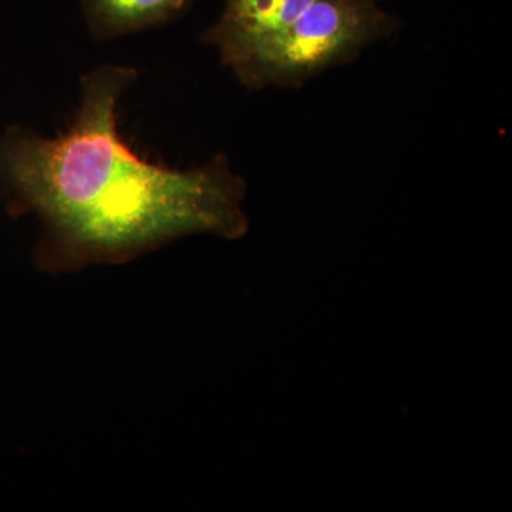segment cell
Here are the masks:
<instances>
[{
	"instance_id": "1",
	"label": "cell",
	"mask_w": 512,
	"mask_h": 512,
	"mask_svg": "<svg viewBox=\"0 0 512 512\" xmlns=\"http://www.w3.org/2000/svg\"><path fill=\"white\" fill-rule=\"evenodd\" d=\"M137 79L130 67L84 76L73 123L56 137L23 127L0 136V194L37 215L36 264L49 274L123 265L190 235L248 232L247 183L225 154L174 170L136 153L119 131L117 104Z\"/></svg>"
},
{
	"instance_id": "2",
	"label": "cell",
	"mask_w": 512,
	"mask_h": 512,
	"mask_svg": "<svg viewBox=\"0 0 512 512\" xmlns=\"http://www.w3.org/2000/svg\"><path fill=\"white\" fill-rule=\"evenodd\" d=\"M399 28L400 20L376 0H316L285 28L222 63L248 89H298L333 67L355 62Z\"/></svg>"
},
{
	"instance_id": "4",
	"label": "cell",
	"mask_w": 512,
	"mask_h": 512,
	"mask_svg": "<svg viewBox=\"0 0 512 512\" xmlns=\"http://www.w3.org/2000/svg\"><path fill=\"white\" fill-rule=\"evenodd\" d=\"M97 39H113L181 18L195 0H79Z\"/></svg>"
},
{
	"instance_id": "5",
	"label": "cell",
	"mask_w": 512,
	"mask_h": 512,
	"mask_svg": "<svg viewBox=\"0 0 512 512\" xmlns=\"http://www.w3.org/2000/svg\"><path fill=\"white\" fill-rule=\"evenodd\" d=\"M376 2H379V3H380V2H382V0H376Z\"/></svg>"
},
{
	"instance_id": "3",
	"label": "cell",
	"mask_w": 512,
	"mask_h": 512,
	"mask_svg": "<svg viewBox=\"0 0 512 512\" xmlns=\"http://www.w3.org/2000/svg\"><path fill=\"white\" fill-rule=\"evenodd\" d=\"M316 0H225L217 22L205 30L202 42L214 46L221 62L269 33L285 28Z\"/></svg>"
}]
</instances>
